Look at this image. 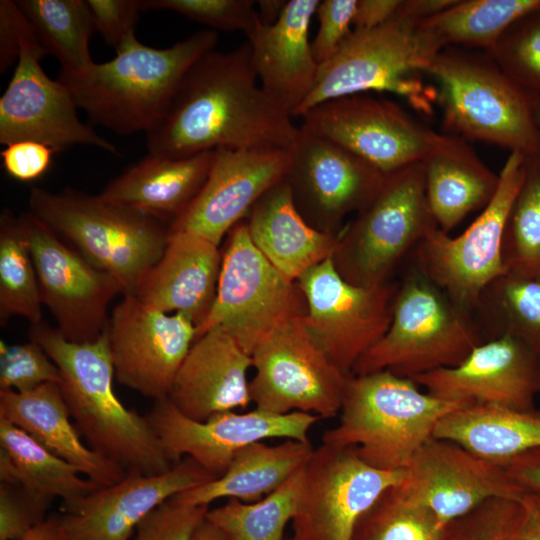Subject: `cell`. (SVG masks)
Wrapping results in <instances>:
<instances>
[{"instance_id":"cell-24","label":"cell","mask_w":540,"mask_h":540,"mask_svg":"<svg viewBox=\"0 0 540 540\" xmlns=\"http://www.w3.org/2000/svg\"><path fill=\"white\" fill-rule=\"evenodd\" d=\"M288 163L285 149L214 150L204 185L168 230L192 232L219 246L253 205L284 179Z\"/></svg>"},{"instance_id":"cell-58","label":"cell","mask_w":540,"mask_h":540,"mask_svg":"<svg viewBox=\"0 0 540 540\" xmlns=\"http://www.w3.org/2000/svg\"><path fill=\"white\" fill-rule=\"evenodd\" d=\"M191 540H225L221 532L206 519L195 530Z\"/></svg>"},{"instance_id":"cell-19","label":"cell","mask_w":540,"mask_h":540,"mask_svg":"<svg viewBox=\"0 0 540 540\" xmlns=\"http://www.w3.org/2000/svg\"><path fill=\"white\" fill-rule=\"evenodd\" d=\"M107 333L118 382L157 401L169 396L197 327L183 314L165 313L130 294L114 307Z\"/></svg>"},{"instance_id":"cell-3","label":"cell","mask_w":540,"mask_h":540,"mask_svg":"<svg viewBox=\"0 0 540 540\" xmlns=\"http://www.w3.org/2000/svg\"><path fill=\"white\" fill-rule=\"evenodd\" d=\"M217 41V31L205 29L160 49L132 34L111 60L94 62L79 72L60 70L57 79L90 123L120 135L147 133L165 112L188 69Z\"/></svg>"},{"instance_id":"cell-12","label":"cell","mask_w":540,"mask_h":540,"mask_svg":"<svg viewBox=\"0 0 540 540\" xmlns=\"http://www.w3.org/2000/svg\"><path fill=\"white\" fill-rule=\"evenodd\" d=\"M249 381L255 408L272 413L304 412L319 418L339 414L348 377L310 336L303 315L291 317L266 335L251 353Z\"/></svg>"},{"instance_id":"cell-60","label":"cell","mask_w":540,"mask_h":540,"mask_svg":"<svg viewBox=\"0 0 540 540\" xmlns=\"http://www.w3.org/2000/svg\"><path fill=\"white\" fill-rule=\"evenodd\" d=\"M285 540H294V539H293V538H291V539H285Z\"/></svg>"},{"instance_id":"cell-59","label":"cell","mask_w":540,"mask_h":540,"mask_svg":"<svg viewBox=\"0 0 540 540\" xmlns=\"http://www.w3.org/2000/svg\"><path fill=\"white\" fill-rule=\"evenodd\" d=\"M536 121H537V125L540 131V101L538 103L537 110H536Z\"/></svg>"},{"instance_id":"cell-54","label":"cell","mask_w":540,"mask_h":540,"mask_svg":"<svg viewBox=\"0 0 540 540\" xmlns=\"http://www.w3.org/2000/svg\"><path fill=\"white\" fill-rule=\"evenodd\" d=\"M504 467L525 491L540 493V448L514 458Z\"/></svg>"},{"instance_id":"cell-1","label":"cell","mask_w":540,"mask_h":540,"mask_svg":"<svg viewBox=\"0 0 540 540\" xmlns=\"http://www.w3.org/2000/svg\"><path fill=\"white\" fill-rule=\"evenodd\" d=\"M293 117L262 88L246 40L202 55L185 73L169 105L146 134L148 153L182 158L228 149L290 150Z\"/></svg>"},{"instance_id":"cell-49","label":"cell","mask_w":540,"mask_h":540,"mask_svg":"<svg viewBox=\"0 0 540 540\" xmlns=\"http://www.w3.org/2000/svg\"><path fill=\"white\" fill-rule=\"evenodd\" d=\"M94 30L107 45L117 50L132 34L140 12L141 0H87Z\"/></svg>"},{"instance_id":"cell-57","label":"cell","mask_w":540,"mask_h":540,"mask_svg":"<svg viewBox=\"0 0 540 540\" xmlns=\"http://www.w3.org/2000/svg\"><path fill=\"white\" fill-rule=\"evenodd\" d=\"M287 2L285 0L256 1L257 13L261 23L264 25L275 23L285 9Z\"/></svg>"},{"instance_id":"cell-31","label":"cell","mask_w":540,"mask_h":540,"mask_svg":"<svg viewBox=\"0 0 540 540\" xmlns=\"http://www.w3.org/2000/svg\"><path fill=\"white\" fill-rule=\"evenodd\" d=\"M428 205L439 227L449 233L469 213L494 197L499 174L490 170L467 142L444 134L422 161Z\"/></svg>"},{"instance_id":"cell-52","label":"cell","mask_w":540,"mask_h":540,"mask_svg":"<svg viewBox=\"0 0 540 540\" xmlns=\"http://www.w3.org/2000/svg\"><path fill=\"white\" fill-rule=\"evenodd\" d=\"M519 503L520 516L505 540H540V493L524 491Z\"/></svg>"},{"instance_id":"cell-9","label":"cell","mask_w":540,"mask_h":540,"mask_svg":"<svg viewBox=\"0 0 540 540\" xmlns=\"http://www.w3.org/2000/svg\"><path fill=\"white\" fill-rule=\"evenodd\" d=\"M437 228L422 162L413 163L385 174L377 193L338 238L332 259L352 284H384L399 262Z\"/></svg>"},{"instance_id":"cell-38","label":"cell","mask_w":540,"mask_h":540,"mask_svg":"<svg viewBox=\"0 0 540 540\" xmlns=\"http://www.w3.org/2000/svg\"><path fill=\"white\" fill-rule=\"evenodd\" d=\"M41 295L29 245L19 217L5 210L0 218V319L20 316L42 322Z\"/></svg>"},{"instance_id":"cell-25","label":"cell","mask_w":540,"mask_h":540,"mask_svg":"<svg viewBox=\"0 0 540 540\" xmlns=\"http://www.w3.org/2000/svg\"><path fill=\"white\" fill-rule=\"evenodd\" d=\"M251 355L221 326L198 336L184 358L169 400L185 416L206 421L211 416L251 403L247 372Z\"/></svg>"},{"instance_id":"cell-50","label":"cell","mask_w":540,"mask_h":540,"mask_svg":"<svg viewBox=\"0 0 540 540\" xmlns=\"http://www.w3.org/2000/svg\"><path fill=\"white\" fill-rule=\"evenodd\" d=\"M56 151L36 141H17L5 145L1 151L6 173L22 182L33 181L42 176L50 167Z\"/></svg>"},{"instance_id":"cell-13","label":"cell","mask_w":540,"mask_h":540,"mask_svg":"<svg viewBox=\"0 0 540 540\" xmlns=\"http://www.w3.org/2000/svg\"><path fill=\"white\" fill-rule=\"evenodd\" d=\"M296 282L306 301L303 321L310 336L337 368L351 375L358 360L388 330L399 286L352 284L332 257Z\"/></svg>"},{"instance_id":"cell-23","label":"cell","mask_w":540,"mask_h":540,"mask_svg":"<svg viewBox=\"0 0 540 540\" xmlns=\"http://www.w3.org/2000/svg\"><path fill=\"white\" fill-rule=\"evenodd\" d=\"M412 379L444 400L532 410L540 395V361L522 342L501 334L478 344L460 364Z\"/></svg>"},{"instance_id":"cell-7","label":"cell","mask_w":540,"mask_h":540,"mask_svg":"<svg viewBox=\"0 0 540 540\" xmlns=\"http://www.w3.org/2000/svg\"><path fill=\"white\" fill-rule=\"evenodd\" d=\"M419 22L399 8L380 26L352 29L335 54L319 65L314 86L294 118L326 101L367 91L394 93L420 113L432 115L437 89L420 75L433 57L419 37Z\"/></svg>"},{"instance_id":"cell-32","label":"cell","mask_w":540,"mask_h":540,"mask_svg":"<svg viewBox=\"0 0 540 540\" xmlns=\"http://www.w3.org/2000/svg\"><path fill=\"white\" fill-rule=\"evenodd\" d=\"M313 451L310 441L285 440L276 445L252 443L235 454L219 477L170 500L186 506H209L222 498L258 501L302 469Z\"/></svg>"},{"instance_id":"cell-35","label":"cell","mask_w":540,"mask_h":540,"mask_svg":"<svg viewBox=\"0 0 540 540\" xmlns=\"http://www.w3.org/2000/svg\"><path fill=\"white\" fill-rule=\"evenodd\" d=\"M0 448L14 463L17 484L36 495L61 498L68 505L101 487L4 419H0Z\"/></svg>"},{"instance_id":"cell-40","label":"cell","mask_w":540,"mask_h":540,"mask_svg":"<svg viewBox=\"0 0 540 540\" xmlns=\"http://www.w3.org/2000/svg\"><path fill=\"white\" fill-rule=\"evenodd\" d=\"M399 484L385 490L360 517L352 540H452L453 524L411 500Z\"/></svg>"},{"instance_id":"cell-16","label":"cell","mask_w":540,"mask_h":540,"mask_svg":"<svg viewBox=\"0 0 540 540\" xmlns=\"http://www.w3.org/2000/svg\"><path fill=\"white\" fill-rule=\"evenodd\" d=\"M39 283L42 304L69 341L91 342L107 329V309L123 293L120 283L96 268L29 212L19 216Z\"/></svg>"},{"instance_id":"cell-2","label":"cell","mask_w":540,"mask_h":540,"mask_svg":"<svg viewBox=\"0 0 540 540\" xmlns=\"http://www.w3.org/2000/svg\"><path fill=\"white\" fill-rule=\"evenodd\" d=\"M29 338L59 368L72 420L92 450L126 473L154 475L173 467L146 416L126 408L114 393L107 329L94 341L76 343L42 321L31 325Z\"/></svg>"},{"instance_id":"cell-44","label":"cell","mask_w":540,"mask_h":540,"mask_svg":"<svg viewBox=\"0 0 540 540\" xmlns=\"http://www.w3.org/2000/svg\"><path fill=\"white\" fill-rule=\"evenodd\" d=\"M61 382L59 368L38 342H0V390L26 392L45 383Z\"/></svg>"},{"instance_id":"cell-14","label":"cell","mask_w":540,"mask_h":540,"mask_svg":"<svg viewBox=\"0 0 540 540\" xmlns=\"http://www.w3.org/2000/svg\"><path fill=\"white\" fill-rule=\"evenodd\" d=\"M46 54L27 21L12 78L0 98V143L36 141L56 152L88 145L119 155L91 124L80 120L68 88L45 73L41 60Z\"/></svg>"},{"instance_id":"cell-48","label":"cell","mask_w":540,"mask_h":540,"mask_svg":"<svg viewBox=\"0 0 540 540\" xmlns=\"http://www.w3.org/2000/svg\"><path fill=\"white\" fill-rule=\"evenodd\" d=\"M357 0H323L319 2L316 14L319 21L318 32L311 42L315 61L321 65L328 61L349 35Z\"/></svg>"},{"instance_id":"cell-36","label":"cell","mask_w":540,"mask_h":540,"mask_svg":"<svg viewBox=\"0 0 540 540\" xmlns=\"http://www.w3.org/2000/svg\"><path fill=\"white\" fill-rule=\"evenodd\" d=\"M47 54L61 69L79 72L94 63L89 42L94 26L87 0H17Z\"/></svg>"},{"instance_id":"cell-51","label":"cell","mask_w":540,"mask_h":540,"mask_svg":"<svg viewBox=\"0 0 540 540\" xmlns=\"http://www.w3.org/2000/svg\"><path fill=\"white\" fill-rule=\"evenodd\" d=\"M27 20L16 1H0V72L5 73L17 62L20 36Z\"/></svg>"},{"instance_id":"cell-39","label":"cell","mask_w":540,"mask_h":540,"mask_svg":"<svg viewBox=\"0 0 540 540\" xmlns=\"http://www.w3.org/2000/svg\"><path fill=\"white\" fill-rule=\"evenodd\" d=\"M524 172L503 238L506 273L540 279V151L524 156Z\"/></svg>"},{"instance_id":"cell-28","label":"cell","mask_w":540,"mask_h":540,"mask_svg":"<svg viewBox=\"0 0 540 540\" xmlns=\"http://www.w3.org/2000/svg\"><path fill=\"white\" fill-rule=\"evenodd\" d=\"M0 419L22 429L101 487L112 485L127 474L82 442L56 383H45L26 392L0 390Z\"/></svg>"},{"instance_id":"cell-21","label":"cell","mask_w":540,"mask_h":540,"mask_svg":"<svg viewBox=\"0 0 540 540\" xmlns=\"http://www.w3.org/2000/svg\"><path fill=\"white\" fill-rule=\"evenodd\" d=\"M399 487L447 525L489 500H519L525 491L504 466L435 437L415 453Z\"/></svg>"},{"instance_id":"cell-18","label":"cell","mask_w":540,"mask_h":540,"mask_svg":"<svg viewBox=\"0 0 540 540\" xmlns=\"http://www.w3.org/2000/svg\"><path fill=\"white\" fill-rule=\"evenodd\" d=\"M146 418L174 463L189 457L216 477L225 472L239 450L252 443L271 438L310 441V429L320 419L304 412L278 415L255 408L196 421L181 413L168 397L155 401Z\"/></svg>"},{"instance_id":"cell-34","label":"cell","mask_w":540,"mask_h":540,"mask_svg":"<svg viewBox=\"0 0 540 540\" xmlns=\"http://www.w3.org/2000/svg\"><path fill=\"white\" fill-rule=\"evenodd\" d=\"M540 9V0H456L441 13L418 23V34L435 56L450 46L488 51L522 16Z\"/></svg>"},{"instance_id":"cell-29","label":"cell","mask_w":540,"mask_h":540,"mask_svg":"<svg viewBox=\"0 0 540 540\" xmlns=\"http://www.w3.org/2000/svg\"><path fill=\"white\" fill-rule=\"evenodd\" d=\"M214 150L182 158L148 153L113 179L103 199L143 213L161 223L175 222L204 185Z\"/></svg>"},{"instance_id":"cell-47","label":"cell","mask_w":540,"mask_h":540,"mask_svg":"<svg viewBox=\"0 0 540 540\" xmlns=\"http://www.w3.org/2000/svg\"><path fill=\"white\" fill-rule=\"evenodd\" d=\"M520 512L519 500H489L453 523L452 540H505Z\"/></svg>"},{"instance_id":"cell-41","label":"cell","mask_w":540,"mask_h":540,"mask_svg":"<svg viewBox=\"0 0 540 540\" xmlns=\"http://www.w3.org/2000/svg\"><path fill=\"white\" fill-rule=\"evenodd\" d=\"M490 316L497 335L522 342L540 361V279L506 273L483 293L478 309Z\"/></svg>"},{"instance_id":"cell-46","label":"cell","mask_w":540,"mask_h":540,"mask_svg":"<svg viewBox=\"0 0 540 540\" xmlns=\"http://www.w3.org/2000/svg\"><path fill=\"white\" fill-rule=\"evenodd\" d=\"M209 506H186L168 500L136 527L131 540H191Z\"/></svg>"},{"instance_id":"cell-37","label":"cell","mask_w":540,"mask_h":540,"mask_svg":"<svg viewBox=\"0 0 540 540\" xmlns=\"http://www.w3.org/2000/svg\"><path fill=\"white\" fill-rule=\"evenodd\" d=\"M305 466L275 491L255 502L228 499L209 509L206 520L225 540H285L284 531L295 516Z\"/></svg>"},{"instance_id":"cell-30","label":"cell","mask_w":540,"mask_h":540,"mask_svg":"<svg viewBox=\"0 0 540 540\" xmlns=\"http://www.w3.org/2000/svg\"><path fill=\"white\" fill-rule=\"evenodd\" d=\"M257 249L288 280L333 257L338 238L308 223L283 179L251 208L246 222Z\"/></svg>"},{"instance_id":"cell-6","label":"cell","mask_w":540,"mask_h":540,"mask_svg":"<svg viewBox=\"0 0 540 540\" xmlns=\"http://www.w3.org/2000/svg\"><path fill=\"white\" fill-rule=\"evenodd\" d=\"M29 213L74 245L89 263L115 278L124 295L133 294L141 276L161 257L168 239L163 223L74 189L33 188Z\"/></svg>"},{"instance_id":"cell-27","label":"cell","mask_w":540,"mask_h":540,"mask_svg":"<svg viewBox=\"0 0 540 540\" xmlns=\"http://www.w3.org/2000/svg\"><path fill=\"white\" fill-rule=\"evenodd\" d=\"M319 0H290L279 19H260L246 35L262 88L294 118L311 92L319 65L309 42L311 20Z\"/></svg>"},{"instance_id":"cell-20","label":"cell","mask_w":540,"mask_h":540,"mask_svg":"<svg viewBox=\"0 0 540 540\" xmlns=\"http://www.w3.org/2000/svg\"><path fill=\"white\" fill-rule=\"evenodd\" d=\"M384 177L356 154L300 126L284 180L305 220L332 233L344 216L368 204Z\"/></svg>"},{"instance_id":"cell-56","label":"cell","mask_w":540,"mask_h":540,"mask_svg":"<svg viewBox=\"0 0 540 540\" xmlns=\"http://www.w3.org/2000/svg\"><path fill=\"white\" fill-rule=\"evenodd\" d=\"M18 540H66L60 515L48 516Z\"/></svg>"},{"instance_id":"cell-8","label":"cell","mask_w":540,"mask_h":540,"mask_svg":"<svg viewBox=\"0 0 540 540\" xmlns=\"http://www.w3.org/2000/svg\"><path fill=\"white\" fill-rule=\"evenodd\" d=\"M481 342L470 315L414 266L398 287L388 330L351 374L388 370L412 379L460 364Z\"/></svg>"},{"instance_id":"cell-5","label":"cell","mask_w":540,"mask_h":540,"mask_svg":"<svg viewBox=\"0 0 540 540\" xmlns=\"http://www.w3.org/2000/svg\"><path fill=\"white\" fill-rule=\"evenodd\" d=\"M439 88L444 126L455 136L524 156L540 151V97L512 80L485 51L450 46L425 70Z\"/></svg>"},{"instance_id":"cell-45","label":"cell","mask_w":540,"mask_h":540,"mask_svg":"<svg viewBox=\"0 0 540 540\" xmlns=\"http://www.w3.org/2000/svg\"><path fill=\"white\" fill-rule=\"evenodd\" d=\"M54 499L42 497L21 484L0 483V540H18L48 516Z\"/></svg>"},{"instance_id":"cell-22","label":"cell","mask_w":540,"mask_h":540,"mask_svg":"<svg viewBox=\"0 0 540 540\" xmlns=\"http://www.w3.org/2000/svg\"><path fill=\"white\" fill-rule=\"evenodd\" d=\"M215 478L189 457L160 474L127 473L112 485L62 505L66 540H131L137 525L155 508Z\"/></svg>"},{"instance_id":"cell-4","label":"cell","mask_w":540,"mask_h":540,"mask_svg":"<svg viewBox=\"0 0 540 540\" xmlns=\"http://www.w3.org/2000/svg\"><path fill=\"white\" fill-rule=\"evenodd\" d=\"M463 406L423 392L413 379L388 370L351 374L339 423L323 434L322 444L353 448L381 470H405L439 421Z\"/></svg>"},{"instance_id":"cell-15","label":"cell","mask_w":540,"mask_h":540,"mask_svg":"<svg viewBox=\"0 0 540 540\" xmlns=\"http://www.w3.org/2000/svg\"><path fill=\"white\" fill-rule=\"evenodd\" d=\"M405 470H381L353 448L321 444L304 468V482L292 519L294 540H352L360 517Z\"/></svg>"},{"instance_id":"cell-43","label":"cell","mask_w":540,"mask_h":540,"mask_svg":"<svg viewBox=\"0 0 540 540\" xmlns=\"http://www.w3.org/2000/svg\"><path fill=\"white\" fill-rule=\"evenodd\" d=\"M142 10H169L211 30L241 31L247 35L259 21L252 0H141Z\"/></svg>"},{"instance_id":"cell-33","label":"cell","mask_w":540,"mask_h":540,"mask_svg":"<svg viewBox=\"0 0 540 540\" xmlns=\"http://www.w3.org/2000/svg\"><path fill=\"white\" fill-rule=\"evenodd\" d=\"M433 437L454 442L502 466L540 448V409L471 404L443 417Z\"/></svg>"},{"instance_id":"cell-10","label":"cell","mask_w":540,"mask_h":540,"mask_svg":"<svg viewBox=\"0 0 540 540\" xmlns=\"http://www.w3.org/2000/svg\"><path fill=\"white\" fill-rule=\"evenodd\" d=\"M523 162L524 155L510 153L494 197L460 235L451 237L437 228L414 251L415 266L468 314L478 308L484 291L506 274L503 238Z\"/></svg>"},{"instance_id":"cell-11","label":"cell","mask_w":540,"mask_h":540,"mask_svg":"<svg viewBox=\"0 0 540 540\" xmlns=\"http://www.w3.org/2000/svg\"><path fill=\"white\" fill-rule=\"evenodd\" d=\"M297 282L285 278L257 249L246 222L229 234L222 255L217 293L197 337L221 326L251 355L256 345L285 320L305 315Z\"/></svg>"},{"instance_id":"cell-42","label":"cell","mask_w":540,"mask_h":540,"mask_svg":"<svg viewBox=\"0 0 540 540\" xmlns=\"http://www.w3.org/2000/svg\"><path fill=\"white\" fill-rule=\"evenodd\" d=\"M486 52L512 80L540 97V9L516 20Z\"/></svg>"},{"instance_id":"cell-17","label":"cell","mask_w":540,"mask_h":540,"mask_svg":"<svg viewBox=\"0 0 540 540\" xmlns=\"http://www.w3.org/2000/svg\"><path fill=\"white\" fill-rule=\"evenodd\" d=\"M301 118L302 127L351 151L384 174L422 162L444 136L397 103L362 94L326 101Z\"/></svg>"},{"instance_id":"cell-53","label":"cell","mask_w":540,"mask_h":540,"mask_svg":"<svg viewBox=\"0 0 540 540\" xmlns=\"http://www.w3.org/2000/svg\"><path fill=\"white\" fill-rule=\"evenodd\" d=\"M402 0H357L353 26L371 29L380 26L396 15Z\"/></svg>"},{"instance_id":"cell-26","label":"cell","mask_w":540,"mask_h":540,"mask_svg":"<svg viewBox=\"0 0 540 540\" xmlns=\"http://www.w3.org/2000/svg\"><path fill=\"white\" fill-rule=\"evenodd\" d=\"M221 263L218 245L192 232L168 230L161 257L131 295L165 313L185 315L198 329L213 306Z\"/></svg>"},{"instance_id":"cell-55","label":"cell","mask_w":540,"mask_h":540,"mask_svg":"<svg viewBox=\"0 0 540 540\" xmlns=\"http://www.w3.org/2000/svg\"><path fill=\"white\" fill-rule=\"evenodd\" d=\"M456 0H402L400 10L417 21L431 18L451 5Z\"/></svg>"}]
</instances>
